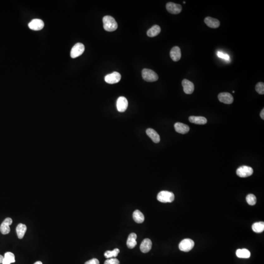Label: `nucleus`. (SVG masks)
<instances>
[{"label":"nucleus","instance_id":"30","mask_svg":"<svg viewBox=\"0 0 264 264\" xmlns=\"http://www.w3.org/2000/svg\"><path fill=\"white\" fill-rule=\"evenodd\" d=\"M104 264H119V261L117 258H110L106 260L104 262Z\"/></svg>","mask_w":264,"mask_h":264},{"label":"nucleus","instance_id":"20","mask_svg":"<svg viewBox=\"0 0 264 264\" xmlns=\"http://www.w3.org/2000/svg\"><path fill=\"white\" fill-rule=\"evenodd\" d=\"M189 120L192 123L199 125H204L207 123V119L204 117L191 116L189 118Z\"/></svg>","mask_w":264,"mask_h":264},{"label":"nucleus","instance_id":"6","mask_svg":"<svg viewBox=\"0 0 264 264\" xmlns=\"http://www.w3.org/2000/svg\"><path fill=\"white\" fill-rule=\"evenodd\" d=\"M253 170L251 167L247 166H242L237 169L236 174L239 177L246 178L252 175Z\"/></svg>","mask_w":264,"mask_h":264},{"label":"nucleus","instance_id":"4","mask_svg":"<svg viewBox=\"0 0 264 264\" xmlns=\"http://www.w3.org/2000/svg\"><path fill=\"white\" fill-rule=\"evenodd\" d=\"M194 242L190 239H185L180 242L179 247L180 251L188 252L191 251L194 246Z\"/></svg>","mask_w":264,"mask_h":264},{"label":"nucleus","instance_id":"32","mask_svg":"<svg viewBox=\"0 0 264 264\" xmlns=\"http://www.w3.org/2000/svg\"><path fill=\"white\" fill-rule=\"evenodd\" d=\"M85 264H99V262L97 259L93 258L87 261Z\"/></svg>","mask_w":264,"mask_h":264},{"label":"nucleus","instance_id":"24","mask_svg":"<svg viewBox=\"0 0 264 264\" xmlns=\"http://www.w3.org/2000/svg\"><path fill=\"white\" fill-rule=\"evenodd\" d=\"M133 217L134 221L137 223H141L144 222V215L138 210H136L134 211L133 213Z\"/></svg>","mask_w":264,"mask_h":264},{"label":"nucleus","instance_id":"10","mask_svg":"<svg viewBox=\"0 0 264 264\" xmlns=\"http://www.w3.org/2000/svg\"><path fill=\"white\" fill-rule=\"evenodd\" d=\"M128 102L127 99L124 96H120L117 100V108L119 112H124L127 109Z\"/></svg>","mask_w":264,"mask_h":264},{"label":"nucleus","instance_id":"34","mask_svg":"<svg viewBox=\"0 0 264 264\" xmlns=\"http://www.w3.org/2000/svg\"><path fill=\"white\" fill-rule=\"evenodd\" d=\"M3 258L4 257L2 256V255H0V264H2V260H3Z\"/></svg>","mask_w":264,"mask_h":264},{"label":"nucleus","instance_id":"28","mask_svg":"<svg viewBox=\"0 0 264 264\" xmlns=\"http://www.w3.org/2000/svg\"><path fill=\"white\" fill-rule=\"evenodd\" d=\"M246 201L247 202L248 204L251 205H254L256 204V197L253 194H248L246 197Z\"/></svg>","mask_w":264,"mask_h":264},{"label":"nucleus","instance_id":"9","mask_svg":"<svg viewBox=\"0 0 264 264\" xmlns=\"http://www.w3.org/2000/svg\"><path fill=\"white\" fill-rule=\"evenodd\" d=\"M28 27L31 30L33 31H40L44 26V23L41 19H35L28 24Z\"/></svg>","mask_w":264,"mask_h":264},{"label":"nucleus","instance_id":"22","mask_svg":"<svg viewBox=\"0 0 264 264\" xmlns=\"http://www.w3.org/2000/svg\"><path fill=\"white\" fill-rule=\"evenodd\" d=\"M26 226L23 223H19L16 228V233H17V236L20 239H22L24 238L25 233H26Z\"/></svg>","mask_w":264,"mask_h":264},{"label":"nucleus","instance_id":"23","mask_svg":"<svg viewBox=\"0 0 264 264\" xmlns=\"http://www.w3.org/2000/svg\"><path fill=\"white\" fill-rule=\"evenodd\" d=\"M15 262V255L13 253L7 252L5 253V257L2 260V264H10Z\"/></svg>","mask_w":264,"mask_h":264},{"label":"nucleus","instance_id":"11","mask_svg":"<svg viewBox=\"0 0 264 264\" xmlns=\"http://www.w3.org/2000/svg\"><path fill=\"white\" fill-rule=\"evenodd\" d=\"M12 223V220L10 218H7L3 221L0 226V231L2 234H7L10 231L9 226Z\"/></svg>","mask_w":264,"mask_h":264},{"label":"nucleus","instance_id":"18","mask_svg":"<svg viewBox=\"0 0 264 264\" xmlns=\"http://www.w3.org/2000/svg\"><path fill=\"white\" fill-rule=\"evenodd\" d=\"M146 132L148 136L151 138L154 142L158 143L160 142V135L155 130L151 128H148L146 130Z\"/></svg>","mask_w":264,"mask_h":264},{"label":"nucleus","instance_id":"8","mask_svg":"<svg viewBox=\"0 0 264 264\" xmlns=\"http://www.w3.org/2000/svg\"><path fill=\"white\" fill-rule=\"evenodd\" d=\"M166 8L169 12L173 14H179L182 10L181 5L172 2H169L167 3Z\"/></svg>","mask_w":264,"mask_h":264},{"label":"nucleus","instance_id":"16","mask_svg":"<svg viewBox=\"0 0 264 264\" xmlns=\"http://www.w3.org/2000/svg\"><path fill=\"white\" fill-rule=\"evenodd\" d=\"M174 128L176 131L180 134H186L190 131L189 126L182 123L177 122L175 124Z\"/></svg>","mask_w":264,"mask_h":264},{"label":"nucleus","instance_id":"5","mask_svg":"<svg viewBox=\"0 0 264 264\" xmlns=\"http://www.w3.org/2000/svg\"><path fill=\"white\" fill-rule=\"evenodd\" d=\"M85 50V46L83 44L78 43L74 46L70 51V57L72 58H75L79 56Z\"/></svg>","mask_w":264,"mask_h":264},{"label":"nucleus","instance_id":"36","mask_svg":"<svg viewBox=\"0 0 264 264\" xmlns=\"http://www.w3.org/2000/svg\"><path fill=\"white\" fill-rule=\"evenodd\" d=\"M184 3H185V2H184Z\"/></svg>","mask_w":264,"mask_h":264},{"label":"nucleus","instance_id":"31","mask_svg":"<svg viewBox=\"0 0 264 264\" xmlns=\"http://www.w3.org/2000/svg\"><path fill=\"white\" fill-rule=\"evenodd\" d=\"M217 55L219 57L223 58V59H225L226 60H229V55L227 54H224V53H222L221 52H218L217 53Z\"/></svg>","mask_w":264,"mask_h":264},{"label":"nucleus","instance_id":"27","mask_svg":"<svg viewBox=\"0 0 264 264\" xmlns=\"http://www.w3.org/2000/svg\"><path fill=\"white\" fill-rule=\"evenodd\" d=\"M119 249L118 248H115L113 251H106L104 253V256L106 258L110 259L112 258L117 257L119 253Z\"/></svg>","mask_w":264,"mask_h":264},{"label":"nucleus","instance_id":"13","mask_svg":"<svg viewBox=\"0 0 264 264\" xmlns=\"http://www.w3.org/2000/svg\"><path fill=\"white\" fill-rule=\"evenodd\" d=\"M182 86L184 89V91L186 94H190L193 93L194 91V85L192 82L188 80L185 79L182 81Z\"/></svg>","mask_w":264,"mask_h":264},{"label":"nucleus","instance_id":"17","mask_svg":"<svg viewBox=\"0 0 264 264\" xmlns=\"http://www.w3.org/2000/svg\"><path fill=\"white\" fill-rule=\"evenodd\" d=\"M204 23L208 26L212 28H218L220 25V21L218 20L211 17H206L204 19Z\"/></svg>","mask_w":264,"mask_h":264},{"label":"nucleus","instance_id":"2","mask_svg":"<svg viewBox=\"0 0 264 264\" xmlns=\"http://www.w3.org/2000/svg\"><path fill=\"white\" fill-rule=\"evenodd\" d=\"M174 194L167 191H161L157 196L158 201L163 203H171L174 200Z\"/></svg>","mask_w":264,"mask_h":264},{"label":"nucleus","instance_id":"29","mask_svg":"<svg viewBox=\"0 0 264 264\" xmlns=\"http://www.w3.org/2000/svg\"><path fill=\"white\" fill-rule=\"evenodd\" d=\"M255 90L260 94H264V83L259 82L255 86Z\"/></svg>","mask_w":264,"mask_h":264},{"label":"nucleus","instance_id":"19","mask_svg":"<svg viewBox=\"0 0 264 264\" xmlns=\"http://www.w3.org/2000/svg\"><path fill=\"white\" fill-rule=\"evenodd\" d=\"M137 235L135 233H132L128 236L127 241V246L128 248L132 249L135 247L137 244L136 239Z\"/></svg>","mask_w":264,"mask_h":264},{"label":"nucleus","instance_id":"35","mask_svg":"<svg viewBox=\"0 0 264 264\" xmlns=\"http://www.w3.org/2000/svg\"><path fill=\"white\" fill-rule=\"evenodd\" d=\"M34 264H42V262H40V261H37V262H35Z\"/></svg>","mask_w":264,"mask_h":264},{"label":"nucleus","instance_id":"7","mask_svg":"<svg viewBox=\"0 0 264 264\" xmlns=\"http://www.w3.org/2000/svg\"><path fill=\"white\" fill-rule=\"evenodd\" d=\"M120 74L118 72H114L112 74H107L105 76L104 79L106 82L110 84L118 83L121 79Z\"/></svg>","mask_w":264,"mask_h":264},{"label":"nucleus","instance_id":"3","mask_svg":"<svg viewBox=\"0 0 264 264\" xmlns=\"http://www.w3.org/2000/svg\"><path fill=\"white\" fill-rule=\"evenodd\" d=\"M142 76L144 80L147 82H155L158 80L159 76L153 70L144 69L142 71Z\"/></svg>","mask_w":264,"mask_h":264},{"label":"nucleus","instance_id":"25","mask_svg":"<svg viewBox=\"0 0 264 264\" xmlns=\"http://www.w3.org/2000/svg\"><path fill=\"white\" fill-rule=\"evenodd\" d=\"M236 254L237 257L240 258H248L251 256V252L245 248L237 249Z\"/></svg>","mask_w":264,"mask_h":264},{"label":"nucleus","instance_id":"12","mask_svg":"<svg viewBox=\"0 0 264 264\" xmlns=\"http://www.w3.org/2000/svg\"><path fill=\"white\" fill-rule=\"evenodd\" d=\"M218 97L219 101L224 104H230L233 102L234 98L233 95L228 93H221L219 94Z\"/></svg>","mask_w":264,"mask_h":264},{"label":"nucleus","instance_id":"21","mask_svg":"<svg viewBox=\"0 0 264 264\" xmlns=\"http://www.w3.org/2000/svg\"><path fill=\"white\" fill-rule=\"evenodd\" d=\"M161 28L158 25H154L147 32V35L150 37H154L160 34Z\"/></svg>","mask_w":264,"mask_h":264},{"label":"nucleus","instance_id":"33","mask_svg":"<svg viewBox=\"0 0 264 264\" xmlns=\"http://www.w3.org/2000/svg\"><path fill=\"white\" fill-rule=\"evenodd\" d=\"M260 117L262 119H264V109H263L260 113Z\"/></svg>","mask_w":264,"mask_h":264},{"label":"nucleus","instance_id":"26","mask_svg":"<svg viewBox=\"0 0 264 264\" xmlns=\"http://www.w3.org/2000/svg\"><path fill=\"white\" fill-rule=\"evenodd\" d=\"M252 229L255 233H262L264 230V223L260 222L253 223L252 226Z\"/></svg>","mask_w":264,"mask_h":264},{"label":"nucleus","instance_id":"1","mask_svg":"<svg viewBox=\"0 0 264 264\" xmlns=\"http://www.w3.org/2000/svg\"><path fill=\"white\" fill-rule=\"evenodd\" d=\"M103 27L105 31L111 32L116 31L118 28V24L113 17L105 16L103 18Z\"/></svg>","mask_w":264,"mask_h":264},{"label":"nucleus","instance_id":"15","mask_svg":"<svg viewBox=\"0 0 264 264\" xmlns=\"http://www.w3.org/2000/svg\"><path fill=\"white\" fill-rule=\"evenodd\" d=\"M152 242L151 240L146 238L143 240L140 246V249L142 252L147 253L152 248Z\"/></svg>","mask_w":264,"mask_h":264},{"label":"nucleus","instance_id":"14","mask_svg":"<svg viewBox=\"0 0 264 264\" xmlns=\"http://www.w3.org/2000/svg\"><path fill=\"white\" fill-rule=\"evenodd\" d=\"M171 59L175 62L179 61L181 58V50L180 48L178 46H175L171 49L170 52Z\"/></svg>","mask_w":264,"mask_h":264}]
</instances>
